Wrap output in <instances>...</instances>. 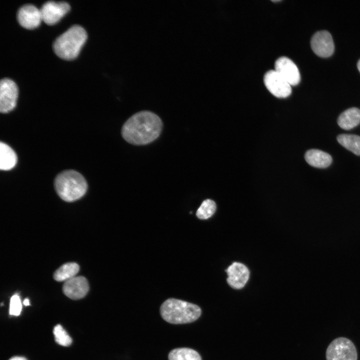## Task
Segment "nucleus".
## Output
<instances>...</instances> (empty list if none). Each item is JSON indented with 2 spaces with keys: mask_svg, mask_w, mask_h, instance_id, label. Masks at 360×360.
<instances>
[{
  "mask_svg": "<svg viewBox=\"0 0 360 360\" xmlns=\"http://www.w3.org/2000/svg\"><path fill=\"white\" fill-rule=\"evenodd\" d=\"M162 122L155 113L148 110L138 112L131 116L122 128V138L134 145H145L160 135Z\"/></svg>",
  "mask_w": 360,
  "mask_h": 360,
  "instance_id": "obj_1",
  "label": "nucleus"
},
{
  "mask_svg": "<svg viewBox=\"0 0 360 360\" xmlns=\"http://www.w3.org/2000/svg\"><path fill=\"white\" fill-rule=\"evenodd\" d=\"M54 184L58 196L68 202L80 198L86 193L88 188L84 177L78 172L72 170L59 174L55 178Z\"/></svg>",
  "mask_w": 360,
  "mask_h": 360,
  "instance_id": "obj_2",
  "label": "nucleus"
},
{
  "mask_svg": "<svg viewBox=\"0 0 360 360\" xmlns=\"http://www.w3.org/2000/svg\"><path fill=\"white\" fill-rule=\"evenodd\" d=\"M200 308L196 304L170 298L164 301L160 308V313L166 322L173 324L190 323L200 316Z\"/></svg>",
  "mask_w": 360,
  "mask_h": 360,
  "instance_id": "obj_3",
  "label": "nucleus"
},
{
  "mask_svg": "<svg viewBox=\"0 0 360 360\" xmlns=\"http://www.w3.org/2000/svg\"><path fill=\"white\" fill-rule=\"evenodd\" d=\"M86 38L85 30L79 25H74L55 40L53 44L54 52L62 59H74L78 56Z\"/></svg>",
  "mask_w": 360,
  "mask_h": 360,
  "instance_id": "obj_4",
  "label": "nucleus"
},
{
  "mask_svg": "<svg viewBox=\"0 0 360 360\" xmlns=\"http://www.w3.org/2000/svg\"><path fill=\"white\" fill-rule=\"evenodd\" d=\"M326 360H357L354 344L350 340L340 337L334 340L326 351Z\"/></svg>",
  "mask_w": 360,
  "mask_h": 360,
  "instance_id": "obj_5",
  "label": "nucleus"
},
{
  "mask_svg": "<svg viewBox=\"0 0 360 360\" xmlns=\"http://www.w3.org/2000/svg\"><path fill=\"white\" fill-rule=\"evenodd\" d=\"M18 89L12 80L4 78L0 82V112L6 114L13 110L16 106Z\"/></svg>",
  "mask_w": 360,
  "mask_h": 360,
  "instance_id": "obj_6",
  "label": "nucleus"
},
{
  "mask_svg": "<svg viewBox=\"0 0 360 360\" xmlns=\"http://www.w3.org/2000/svg\"><path fill=\"white\" fill-rule=\"evenodd\" d=\"M267 89L278 98H285L292 93L291 86L275 70L267 72L264 78Z\"/></svg>",
  "mask_w": 360,
  "mask_h": 360,
  "instance_id": "obj_7",
  "label": "nucleus"
},
{
  "mask_svg": "<svg viewBox=\"0 0 360 360\" xmlns=\"http://www.w3.org/2000/svg\"><path fill=\"white\" fill-rule=\"evenodd\" d=\"M69 4L64 1H48L40 9L42 20L48 24L56 23L70 10Z\"/></svg>",
  "mask_w": 360,
  "mask_h": 360,
  "instance_id": "obj_8",
  "label": "nucleus"
},
{
  "mask_svg": "<svg viewBox=\"0 0 360 360\" xmlns=\"http://www.w3.org/2000/svg\"><path fill=\"white\" fill-rule=\"evenodd\" d=\"M310 45L314 52L320 57H328L334 52V46L332 36L326 30L316 32L311 38Z\"/></svg>",
  "mask_w": 360,
  "mask_h": 360,
  "instance_id": "obj_9",
  "label": "nucleus"
},
{
  "mask_svg": "<svg viewBox=\"0 0 360 360\" xmlns=\"http://www.w3.org/2000/svg\"><path fill=\"white\" fill-rule=\"evenodd\" d=\"M276 71L290 86L297 85L300 80V75L296 64L289 58L282 56L274 64Z\"/></svg>",
  "mask_w": 360,
  "mask_h": 360,
  "instance_id": "obj_10",
  "label": "nucleus"
},
{
  "mask_svg": "<svg viewBox=\"0 0 360 360\" xmlns=\"http://www.w3.org/2000/svg\"><path fill=\"white\" fill-rule=\"evenodd\" d=\"M228 284L232 288L241 289L244 286L250 277V271L244 264L234 262L226 270Z\"/></svg>",
  "mask_w": 360,
  "mask_h": 360,
  "instance_id": "obj_11",
  "label": "nucleus"
},
{
  "mask_svg": "<svg viewBox=\"0 0 360 360\" xmlns=\"http://www.w3.org/2000/svg\"><path fill=\"white\" fill-rule=\"evenodd\" d=\"M17 18L19 24L27 29L37 28L42 20L40 9L31 4H24L19 8Z\"/></svg>",
  "mask_w": 360,
  "mask_h": 360,
  "instance_id": "obj_12",
  "label": "nucleus"
},
{
  "mask_svg": "<svg viewBox=\"0 0 360 360\" xmlns=\"http://www.w3.org/2000/svg\"><path fill=\"white\" fill-rule=\"evenodd\" d=\"M64 294L72 300L83 298L89 290V284L82 276H74L66 281L62 286Z\"/></svg>",
  "mask_w": 360,
  "mask_h": 360,
  "instance_id": "obj_13",
  "label": "nucleus"
},
{
  "mask_svg": "<svg viewBox=\"0 0 360 360\" xmlns=\"http://www.w3.org/2000/svg\"><path fill=\"white\" fill-rule=\"evenodd\" d=\"M304 158L310 165L318 168H326L332 162V158L328 154L316 149L307 151Z\"/></svg>",
  "mask_w": 360,
  "mask_h": 360,
  "instance_id": "obj_14",
  "label": "nucleus"
},
{
  "mask_svg": "<svg viewBox=\"0 0 360 360\" xmlns=\"http://www.w3.org/2000/svg\"><path fill=\"white\" fill-rule=\"evenodd\" d=\"M338 124L342 128L348 130L360 124V110L350 108L342 112L338 119Z\"/></svg>",
  "mask_w": 360,
  "mask_h": 360,
  "instance_id": "obj_15",
  "label": "nucleus"
},
{
  "mask_svg": "<svg viewBox=\"0 0 360 360\" xmlns=\"http://www.w3.org/2000/svg\"><path fill=\"white\" fill-rule=\"evenodd\" d=\"M17 162V156L14 151L4 142L0 143V168L9 170L13 168Z\"/></svg>",
  "mask_w": 360,
  "mask_h": 360,
  "instance_id": "obj_16",
  "label": "nucleus"
},
{
  "mask_svg": "<svg viewBox=\"0 0 360 360\" xmlns=\"http://www.w3.org/2000/svg\"><path fill=\"white\" fill-rule=\"evenodd\" d=\"M80 270L75 262H68L60 267L54 273V278L58 282L66 281L74 276Z\"/></svg>",
  "mask_w": 360,
  "mask_h": 360,
  "instance_id": "obj_17",
  "label": "nucleus"
},
{
  "mask_svg": "<svg viewBox=\"0 0 360 360\" xmlns=\"http://www.w3.org/2000/svg\"><path fill=\"white\" fill-rule=\"evenodd\" d=\"M338 142L355 154L360 156V136L342 134L338 136Z\"/></svg>",
  "mask_w": 360,
  "mask_h": 360,
  "instance_id": "obj_18",
  "label": "nucleus"
},
{
  "mask_svg": "<svg viewBox=\"0 0 360 360\" xmlns=\"http://www.w3.org/2000/svg\"><path fill=\"white\" fill-rule=\"evenodd\" d=\"M168 360H202L196 350L186 348L172 350L168 354Z\"/></svg>",
  "mask_w": 360,
  "mask_h": 360,
  "instance_id": "obj_19",
  "label": "nucleus"
},
{
  "mask_svg": "<svg viewBox=\"0 0 360 360\" xmlns=\"http://www.w3.org/2000/svg\"><path fill=\"white\" fill-rule=\"evenodd\" d=\"M216 210L215 202L210 199L202 202L196 211V216L200 220H206L210 218Z\"/></svg>",
  "mask_w": 360,
  "mask_h": 360,
  "instance_id": "obj_20",
  "label": "nucleus"
},
{
  "mask_svg": "<svg viewBox=\"0 0 360 360\" xmlns=\"http://www.w3.org/2000/svg\"><path fill=\"white\" fill-rule=\"evenodd\" d=\"M56 342L62 346H68L72 342V339L60 324L56 326L53 330Z\"/></svg>",
  "mask_w": 360,
  "mask_h": 360,
  "instance_id": "obj_21",
  "label": "nucleus"
},
{
  "mask_svg": "<svg viewBox=\"0 0 360 360\" xmlns=\"http://www.w3.org/2000/svg\"><path fill=\"white\" fill-rule=\"evenodd\" d=\"M22 309V305L20 298L16 294L10 298L9 314L11 316H18L20 314Z\"/></svg>",
  "mask_w": 360,
  "mask_h": 360,
  "instance_id": "obj_22",
  "label": "nucleus"
},
{
  "mask_svg": "<svg viewBox=\"0 0 360 360\" xmlns=\"http://www.w3.org/2000/svg\"><path fill=\"white\" fill-rule=\"evenodd\" d=\"M9 360H28L23 356H16L12 357Z\"/></svg>",
  "mask_w": 360,
  "mask_h": 360,
  "instance_id": "obj_23",
  "label": "nucleus"
},
{
  "mask_svg": "<svg viewBox=\"0 0 360 360\" xmlns=\"http://www.w3.org/2000/svg\"><path fill=\"white\" fill-rule=\"evenodd\" d=\"M23 304L25 306H30V301L28 298H25L23 302Z\"/></svg>",
  "mask_w": 360,
  "mask_h": 360,
  "instance_id": "obj_24",
  "label": "nucleus"
},
{
  "mask_svg": "<svg viewBox=\"0 0 360 360\" xmlns=\"http://www.w3.org/2000/svg\"><path fill=\"white\" fill-rule=\"evenodd\" d=\"M357 67H358V68L359 72H360V59L358 60V61L357 63Z\"/></svg>",
  "mask_w": 360,
  "mask_h": 360,
  "instance_id": "obj_25",
  "label": "nucleus"
}]
</instances>
